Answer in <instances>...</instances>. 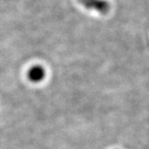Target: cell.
<instances>
[{
	"label": "cell",
	"instance_id": "cell-1",
	"mask_svg": "<svg viewBox=\"0 0 149 149\" xmlns=\"http://www.w3.org/2000/svg\"><path fill=\"white\" fill-rule=\"evenodd\" d=\"M82 4L88 9H94L102 14L107 13L110 9V4L106 0H81Z\"/></svg>",
	"mask_w": 149,
	"mask_h": 149
}]
</instances>
